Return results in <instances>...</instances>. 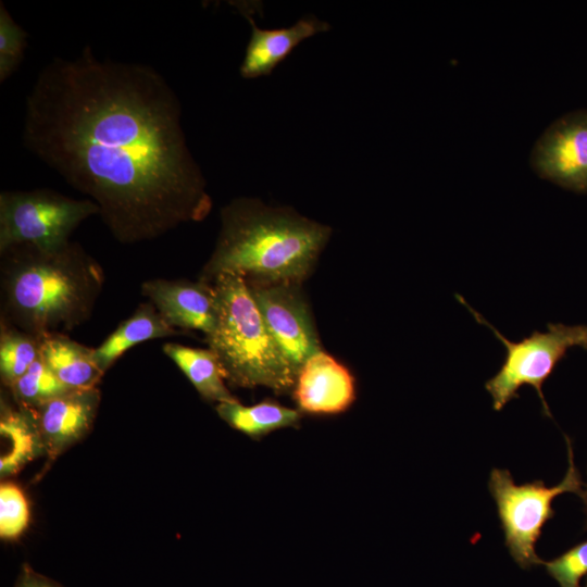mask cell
Segmentation results:
<instances>
[{
    "label": "cell",
    "instance_id": "5",
    "mask_svg": "<svg viewBox=\"0 0 587 587\" xmlns=\"http://www.w3.org/2000/svg\"><path fill=\"white\" fill-rule=\"evenodd\" d=\"M455 298L477 323L487 326L494 333L507 350L501 367L485 383V388L492 398L494 410H502L512 399L519 398V389L522 386L529 385L540 399L544 415L552 417L542 392V385L566 357L570 348L580 347L587 350V325L549 323L546 332L534 330L520 341H511L474 310L462 296L455 295Z\"/></svg>",
    "mask_w": 587,
    "mask_h": 587
},
{
    "label": "cell",
    "instance_id": "2",
    "mask_svg": "<svg viewBox=\"0 0 587 587\" xmlns=\"http://www.w3.org/2000/svg\"><path fill=\"white\" fill-rule=\"evenodd\" d=\"M222 228L200 280L220 274L250 277L251 284L305 279L327 243L330 228L289 208L238 198L223 208Z\"/></svg>",
    "mask_w": 587,
    "mask_h": 587
},
{
    "label": "cell",
    "instance_id": "22",
    "mask_svg": "<svg viewBox=\"0 0 587 587\" xmlns=\"http://www.w3.org/2000/svg\"><path fill=\"white\" fill-rule=\"evenodd\" d=\"M29 523V507L23 490L13 483L0 486V536L2 539L20 537Z\"/></svg>",
    "mask_w": 587,
    "mask_h": 587
},
{
    "label": "cell",
    "instance_id": "4",
    "mask_svg": "<svg viewBox=\"0 0 587 587\" xmlns=\"http://www.w3.org/2000/svg\"><path fill=\"white\" fill-rule=\"evenodd\" d=\"M210 283L216 325L205 339L225 380L241 388L292 391L298 374L268 332L245 277L225 273Z\"/></svg>",
    "mask_w": 587,
    "mask_h": 587
},
{
    "label": "cell",
    "instance_id": "16",
    "mask_svg": "<svg viewBox=\"0 0 587 587\" xmlns=\"http://www.w3.org/2000/svg\"><path fill=\"white\" fill-rule=\"evenodd\" d=\"M174 334L176 330L165 322L151 302L142 303L97 349H93V358L98 366L105 372L130 347L148 339Z\"/></svg>",
    "mask_w": 587,
    "mask_h": 587
},
{
    "label": "cell",
    "instance_id": "14",
    "mask_svg": "<svg viewBox=\"0 0 587 587\" xmlns=\"http://www.w3.org/2000/svg\"><path fill=\"white\" fill-rule=\"evenodd\" d=\"M39 339V355L53 374L70 389L95 388L103 375L89 349L62 334Z\"/></svg>",
    "mask_w": 587,
    "mask_h": 587
},
{
    "label": "cell",
    "instance_id": "26",
    "mask_svg": "<svg viewBox=\"0 0 587 587\" xmlns=\"http://www.w3.org/2000/svg\"><path fill=\"white\" fill-rule=\"evenodd\" d=\"M584 587H587V579H586V583H585V586Z\"/></svg>",
    "mask_w": 587,
    "mask_h": 587
},
{
    "label": "cell",
    "instance_id": "12",
    "mask_svg": "<svg viewBox=\"0 0 587 587\" xmlns=\"http://www.w3.org/2000/svg\"><path fill=\"white\" fill-rule=\"evenodd\" d=\"M100 403L98 388L71 390L40 407L36 414L45 452L54 460L91 428Z\"/></svg>",
    "mask_w": 587,
    "mask_h": 587
},
{
    "label": "cell",
    "instance_id": "24",
    "mask_svg": "<svg viewBox=\"0 0 587 587\" xmlns=\"http://www.w3.org/2000/svg\"><path fill=\"white\" fill-rule=\"evenodd\" d=\"M15 587H61L55 582L24 565Z\"/></svg>",
    "mask_w": 587,
    "mask_h": 587
},
{
    "label": "cell",
    "instance_id": "21",
    "mask_svg": "<svg viewBox=\"0 0 587 587\" xmlns=\"http://www.w3.org/2000/svg\"><path fill=\"white\" fill-rule=\"evenodd\" d=\"M27 34L0 2V82H5L18 68L26 49Z\"/></svg>",
    "mask_w": 587,
    "mask_h": 587
},
{
    "label": "cell",
    "instance_id": "20",
    "mask_svg": "<svg viewBox=\"0 0 587 587\" xmlns=\"http://www.w3.org/2000/svg\"><path fill=\"white\" fill-rule=\"evenodd\" d=\"M16 400L23 408L36 409L71 391L39 358L12 386Z\"/></svg>",
    "mask_w": 587,
    "mask_h": 587
},
{
    "label": "cell",
    "instance_id": "10",
    "mask_svg": "<svg viewBox=\"0 0 587 587\" xmlns=\"http://www.w3.org/2000/svg\"><path fill=\"white\" fill-rule=\"evenodd\" d=\"M292 397L301 413L339 414L355 400V380L347 366L322 350L299 370Z\"/></svg>",
    "mask_w": 587,
    "mask_h": 587
},
{
    "label": "cell",
    "instance_id": "7",
    "mask_svg": "<svg viewBox=\"0 0 587 587\" xmlns=\"http://www.w3.org/2000/svg\"><path fill=\"white\" fill-rule=\"evenodd\" d=\"M99 214L90 199H73L51 189L2 191L0 195V251L33 246L53 252L70 243L72 232Z\"/></svg>",
    "mask_w": 587,
    "mask_h": 587
},
{
    "label": "cell",
    "instance_id": "17",
    "mask_svg": "<svg viewBox=\"0 0 587 587\" xmlns=\"http://www.w3.org/2000/svg\"><path fill=\"white\" fill-rule=\"evenodd\" d=\"M218 416L230 427L242 434L259 439L270 433L295 427L302 413L276 401L264 400L253 405H243L237 399L216 404Z\"/></svg>",
    "mask_w": 587,
    "mask_h": 587
},
{
    "label": "cell",
    "instance_id": "3",
    "mask_svg": "<svg viewBox=\"0 0 587 587\" xmlns=\"http://www.w3.org/2000/svg\"><path fill=\"white\" fill-rule=\"evenodd\" d=\"M4 254L5 310L25 333L36 338L59 334L89 316L103 273L78 245L53 252L20 245Z\"/></svg>",
    "mask_w": 587,
    "mask_h": 587
},
{
    "label": "cell",
    "instance_id": "13",
    "mask_svg": "<svg viewBox=\"0 0 587 587\" xmlns=\"http://www.w3.org/2000/svg\"><path fill=\"white\" fill-rule=\"evenodd\" d=\"M241 13L251 25V37L239 70L245 78L270 75L300 42L329 29L328 23L312 15L289 27L264 29L254 23L248 11L241 10Z\"/></svg>",
    "mask_w": 587,
    "mask_h": 587
},
{
    "label": "cell",
    "instance_id": "15",
    "mask_svg": "<svg viewBox=\"0 0 587 587\" xmlns=\"http://www.w3.org/2000/svg\"><path fill=\"white\" fill-rule=\"evenodd\" d=\"M0 434L1 477L16 474L41 451H45L33 409L23 408L21 411H2Z\"/></svg>",
    "mask_w": 587,
    "mask_h": 587
},
{
    "label": "cell",
    "instance_id": "9",
    "mask_svg": "<svg viewBox=\"0 0 587 587\" xmlns=\"http://www.w3.org/2000/svg\"><path fill=\"white\" fill-rule=\"evenodd\" d=\"M530 165L539 177L587 193V111L554 121L536 141Z\"/></svg>",
    "mask_w": 587,
    "mask_h": 587
},
{
    "label": "cell",
    "instance_id": "18",
    "mask_svg": "<svg viewBox=\"0 0 587 587\" xmlns=\"http://www.w3.org/2000/svg\"><path fill=\"white\" fill-rule=\"evenodd\" d=\"M163 352L180 369L202 398L217 403L235 400L215 354L210 349L165 344Z\"/></svg>",
    "mask_w": 587,
    "mask_h": 587
},
{
    "label": "cell",
    "instance_id": "25",
    "mask_svg": "<svg viewBox=\"0 0 587 587\" xmlns=\"http://www.w3.org/2000/svg\"><path fill=\"white\" fill-rule=\"evenodd\" d=\"M582 499H583L584 502H585V505H586V513H587V485H586V487H585L584 496L582 497Z\"/></svg>",
    "mask_w": 587,
    "mask_h": 587
},
{
    "label": "cell",
    "instance_id": "1",
    "mask_svg": "<svg viewBox=\"0 0 587 587\" xmlns=\"http://www.w3.org/2000/svg\"><path fill=\"white\" fill-rule=\"evenodd\" d=\"M22 143L88 196L121 242L154 239L211 208L182 127L180 102L152 66L54 58L25 101Z\"/></svg>",
    "mask_w": 587,
    "mask_h": 587
},
{
    "label": "cell",
    "instance_id": "8",
    "mask_svg": "<svg viewBox=\"0 0 587 587\" xmlns=\"http://www.w3.org/2000/svg\"><path fill=\"white\" fill-rule=\"evenodd\" d=\"M263 321L294 370L322 351L317 332L300 284H249Z\"/></svg>",
    "mask_w": 587,
    "mask_h": 587
},
{
    "label": "cell",
    "instance_id": "11",
    "mask_svg": "<svg viewBox=\"0 0 587 587\" xmlns=\"http://www.w3.org/2000/svg\"><path fill=\"white\" fill-rule=\"evenodd\" d=\"M141 290L173 328L196 329L205 336L214 330L216 302L211 283L152 279Z\"/></svg>",
    "mask_w": 587,
    "mask_h": 587
},
{
    "label": "cell",
    "instance_id": "19",
    "mask_svg": "<svg viewBox=\"0 0 587 587\" xmlns=\"http://www.w3.org/2000/svg\"><path fill=\"white\" fill-rule=\"evenodd\" d=\"M38 358V338L15 329H2L0 373L5 385L11 387Z\"/></svg>",
    "mask_w": 587,
    "mask_h": 587
},
{
    "label": "cell",
    "instance_id": "23",
    "mask_svg": "<svg viewBox=\"0 0 587 587\" xmlns=\"http://www.w3.org/2000/svg\"><path fill=\"white\" fill-rule=\"evenodd\" d=\"M542 565L560 587H579L580 579L587 574V540Z\"/></svg>",
    "mask_w": 587,
    "mask_h": 587
},
{
    "label": "cell",
    "instance_id": "6",
    "mask_svg": "<svg viewBox=\"0 0 587 587\" xmlns=\"http://www.w3.org/2000/svg\"><path fill=\"white\" fill-rule=\"evenodd\" d=\"M566 438L569 470L562 482L547 487L542 480L517 485L508 470L494 469L488 488L496 501L504 534V545L514 562L524 570L542 565L535 547L545 524L554 516L552 500L564 492L584 496V484L574 464L571 440Z\"/></svg>",
    "mask_w": 587,
    "mask_h": 587
}]
</instances>
